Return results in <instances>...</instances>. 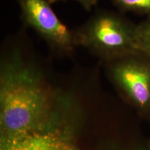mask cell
<instances>
[{"label":"cell","mask_w":150,"mask_h":150,"mask_svg":"<svg viewBox=\"0 0 150 150\" xmlns=\"http://www.w3.org/2000/svg\"><path fill=\"white\" fill-rule=\"evenodd\" d=\"M119 11L150 16V0H111Z\"/></svg>","instance_id":"obj_6"},{"label":"cell","mask_w":150,"mask_h":150,"mask_svg":"<svg viewBox=\"0 0 150 150\" xmlns=\"http://www.w3.org/2000/svg\"><path fill=\"white\" fill-rule=\"evenodd\" d=\"M136 27L120 12L100 9L73 30L75 45L105 63L138 50Z\"/></svg>","instance_id":"obj_2"},{"label":"cell","mask_w":150,"mask_h":150,"mask_svg":"<svg viewBox=\"0 0 150 150\" xmlns=\"http://www.w3.org/2000/svg\"><path fill=\"white\" fill-rule=\"evenodd\" d=\"M23 31L4 41L0 61L1 142L35 135L75 131V95L54 85L38 62Z\"/></svg>","instance_id":"obj_1"},{"label":"cell","mask_w":150,"mask_h":150,"mask_svg":"<svg viewBox=\"0 0 150 150\" xmlns=\"http://www.w3.org/2000/svg\"><path fill=\"white\" fill-rule=\"evenodd\" d=\"M103 64L118 95L141 117L150 120V55L135 50Z\"/></svg>","instance_id":"obj_3"},{"label":"cell","mask_w":150,"mask_h":150,"mask_svg":"<svg viewBox=\"0 0 150 150\" xmlns=\"http://www.w3.org/2000/svg\"><path fill=\"white\" fill-rule=\"evenodd\" d=\"M48 1L52 5L56 3L66 2L69 1H76L79 4H80L81 6H82L84 10L86 11H91L93 7H95L97 4L99 0H48Z\"/></svg>","instance_id":"obj_8"},{"label":"cell","mask_w":150,"mask_h":150,"mask_svg":"<svg viewBox=\"0 0 150 150\" xmlns=\"http://www.w3.org/2000/svg\"><path fill=\"white\" fill-rule=\"evenodd\" d=\"M137 49L150 55V16H148L136 27Z\"/></svg>","instance_id":"obj_7"},{"label":"cell","mask_w":150,"mask_h":150,"mask_svg":"<svg viewBox=\"0 0 150 150\" xmlns=\"http://www.w3.org/2000/svg\"><path fill=\"white\" fill-rule=\"evenodd\" d=\"M147 149H148V150H150V140H149V143H148V145H147Z\"/></svg>","instance_id":"obj_9"},{"label":"cell","mask_w":150,"mask_h":150,"mask_svg":"<svg viewBox=\"0 0 150 150\" xmlns=\"http://www.w3.org/2000/svg\"><path fill=\"white\" fill-rule=\"evenodd\" d=\"M24 27L32 29L56 56L70 57L76 47L73 30L60 20L48 0H16Z\"/></svg>","instance_id":"obj_4"},{"label":"cell","mask_w":150,"mask_h":150,"mask_svg":"<svg viewBox=\"0 0 150 150\" xmlns=\"http://www.w3.org/2000/svg\"><path fill=\"white\" fill-rule=\"evenodd\" d=\"M1 150H148L142 145H120L116 142L86 149L75 140V132L59 131L35 135L16 141L1 142Z\"/></svg>","instance_id":"obj_5"}]
</instances>
